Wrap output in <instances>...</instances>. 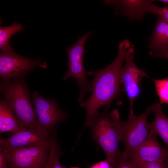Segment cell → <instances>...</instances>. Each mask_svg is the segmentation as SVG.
Wrapping results in <instances>:
<instances>
[{
    "mask_svg": "<svg viewBox=\"0 0 168 168\" xmlns=\"http://www.w3.org/2000/svg\"><path fill=\"white\" fill-rule=\"evenodd\" d=\"M134 51V46L125 39L119 44L117 55L114 60L105 68L95 71H88L86 74L93 76L91 81V95L80 103L86 112L85 127H89L92 120L103 106L109 107L114 99L119 98L123 91L120 80V72L127 57Z\"/></svg>",
    "mask_w": 168,
    "mask_h": 168,
    "instance_id": "cell-1",
    "label": "cell"
},
{
    "mask_svg": "<svg viewBox=\"0 0 168 168\" xmlns=\"http://www.w3.org/2000/svg\"><path fill=\"white\" fill-rule=\"evenodd\" d=\"M1 94L17 119L19 127L35 129L36 116L24 78L0 83Z\"/></svg>",
    "mask_w": 168,
    "mask_h": 168,
    "instance_id": "cell-2",
    "label": "cell"
},
{
    "mask_svg": "<svg viewBox=\"0 0 168 168\" xmlns=\"http://www.w3.org/2000/svg\"><path fill=\"white\" fill-rule=\"evenodd\" d=\"M152 112L151 106L139 116L135 115L126 121H122L118 110L110 113L119 132L121 141L124 145L123 156L127 158L129 152L141 143L147 137L150 129L147 122V117Z\"/></svg>",
    "mask_w": 168,
    "mask_h": 168,
    "instance_id": "cell-3",
    "label": "cell"
},
{
    "mask_svg": "<svg viewBox=\"0 0 168 168\" xmlns=\"http://www.w3.org/2000/svg\"><path fill=\"white\" fill-rule=\"evenodd\" d=\"M98 113L91 122L92 137L101 147L106 155V159L114 163L119 153V143L121 141L118 130L107 110Z\"/></svg>",
    "mask_w": 168,
    "mask_h": 168,
    "instance_id": "cell-4",
    "label": "cell"
},
{
    "mask_svg": "<svg viewBox=\"0 0 168 168\" xmlns=\"http://www.w3.org/2000/svg\"><path fill=\"white\" fill-rule=\"evenodd\" d=\"M1 149L9 168H45L50 149V139L41 144Z\"/></svg>",
    "mask_w": 168,
    "mask_h": 168,
    "instance_id": "cell-5",
    "label": "cell"
},
{
    "mask_svg": "<svg viewBox=\"0 0 168 168\" xmlns=\"http://www.w3.org/2000/svg\"><path fill=\"white\" fill-rule=\"evenodd\" d=\"M91 34L92 31H90L79 37L74 44L65 49L68 57V68L63 79L66 80L72 78L76 81L80 90L78 102L80 103L83 101L86 94L91 92V82L86 78V72L83 63V55L86 52L84 44Z\"/></svg>",
    "mask_w": 168,
    "mask_h": 168,
    "instance_id": "cell-6",
    "label": "cell"
},
{
    "mask_svg": "<svg viewBox=\"0 0 168 168\" xmlns=\"http://www.w3.org/2000/svg\"><path fill=\"white\" fill-rule=\"evenodd\" d=\"M32 97L37 118L35 129L49 137L57 124L66 119L67 114L54 99L46 98L36 91L32 93Z\"/></svg>",
    "mask_w": 168,
    "mask_h": 168,
    "instance_id": "cell-7",
    "label": "cell"
},
{
    "mask_svg": "<svg viewBox=\"0 0 168 168\" xmlns=\"http://www.w3.org/2000/svg\"><path fill=\"white\" fill-rule=\"evenodd\" d=\"M37 66L47 68V63L38 58L31 59L17 54L14 50L0 52V77L2 80L23 78Z\"/></svg>",
    "mask_w": 168,
    "mask_h": 168,
    "instance_id": "cell-8",
    "label": "cell"
},
{
    "mask_svg": "<svg viewBox=\"0 0 168 168\" xmlns=\"http://www.w3.org/2000/svg\"><path fill=\"white\" fill-rule=\"evenodd\" d=\"M134 51L127 57L125 63L121 68L120 72V82L124 85L129 100V119L135 116L133 112V104L140 93L141 81L143 78L148 77L145 71L136 65L134 61Z\"/></svg>",
    "mask_w": 168,
    "mask_h": 168,
    "instance_id": "cell-9",
    "label": "cell"
},
{
    "mask_svg": "<svg viewBox=\"0 0 168 168\" xmlns=\"http://www.w3.org/2000/svg\"><path fill=\"white\" fill-rule=\"evenodd\" d=\"M157 135L155 131L150 129L144 141L129 152L128 158L137 161L168 162V150L159 143Z\"/></svg>",
    "mask_w": 168,
    "mask_h": 168,
    "instance_id": "cell-10",
    "label": "cell"
},
{
    "mask_svg": "<svg viewBox=\"0 0 168 168\" xmlns=\"http://www.w3.org/2000/svg\"><path fill=\"white\" fill-rule=\"evenodd\" d=\"M49 141V136L42 134L36 129L19 127L8 137L0 140V148L7 150L15 147L33 146Z\"/></svg>",
    "mask_w": 168,
    "mask_h": 168,
    "instance_id": "cell-11",
    "label": "cell"
},
{
    "mask_svg": "<svg viewBox=\"0 0 168 168\" xmlns=\"http://www.w3.org/2000/svg\"><path fill=\"white\" fill-rule=\"evenodd\" d=\"M152 1L147 0H106L104 3L114 7L118 12L131 21L139 20L148 13Z\"/></svg>",
    "mask_w": 168,
    "mask_h": 168,
    "instance_id": "cell-12",
    "label": "cell"
},
{
    "mask_svg": "<svg viewBox=\"0 0 168 168\" xmlns=\"http://www.w3.org/2000/svg\"><path fill=\"white\" fill-rule=\"evenodd\" d=\"M149 41L150 53H158L168 49V23L158 17Z\"/></svg>",
    "mask_w": 168,
    "mask_h": 168,
    "instance_id": "cell-13",
    "label": "cell"
},
{
    "mask_svg": "<svg viewBox=\"0 0 168 168\" xmlns=\"http://www.w3.org/2000/svg\"><path fill=\"white\" fill-rule=\"evenodd\" d=\"M159 103L153 104L151 106L152 111L155 114L154 120L148 123L150 129H154L165 143L168 150V117L163 111Z\"/></svg>",
    "mask_w": 168,
    "mask_h": 168,
    "instance_id": "cell-14",
    "label": "cell"
},
{
    "mask_svg": "<svg viewBox=\"0 0 168 168\" xmlns=\"http://www.w3.org/2000/svg\"><path fill=\"white\" fill-rule=\"evenodd\" d=\"M19 128L16 118L10 107L2 99L0 100V133H13Z\"/></svg>",
    "mask_w": 168,
    "mask_h": 168,
    "instance_id": "cell-15",
    "label": "cell"
},
{
    "mask_svg": "<svg viewBox=\"0 0 168 168\" xmlns=\"http://www.w3.org/2000/svg\"><path fill=\"white\" fill-rule=\"evenodd\" d=\"M22 24L14 22L12 25L0 27V49L1 52H6L13 50L9 44V40L14 34L24 30Z\"/></svg>",
    "mask_w": 168,
    "mask_h": 168,
    "instance_id": "cell-16",
    "label": "cell"
},
{
    "mask_svg": "<svg viewBox=\"0 0 168 168\" xmlns=\"http://www.w3.org/2000/svg\"><path fill=\"white\" fill-rule=\"evenodd\" d=\"M50 149L48 162L49 168H66L60 163L59 159L61 156V149L58 145L56 137V131L49 136Z\"/></svg>",
    "mask_w": 168,
    "mask_h": 168,
    "instance_id": "cell-17",
    "label": "cell"
},
{
    "mask_svg": "<svg viewBox=\"0 0 168 168\" xmlns=\"http://www.w3.org/2000/svg\"><path fill=\"white\" fill-rule=\"evenodd\" d=\"M160 102L161 105H168V78L162 79H153Z\"/></svg>",
    "mask_w": 168,
    "mask_h": 168,
    "instance_id": "cell-18",
    "label": "cell"
},
{
    "mask_svg": "<svg viewBox=\"0 0 168 168\" xmlns=\"http://www.w3.org/2000/svg\"><path fill=\"white\" fill-rule=\"evenodd\" d=\"M113 168H138L136 161L123 156L120 152L115 162L112 164Z\"/></svg>",
    "mask_w": 168,
    "mask_h": 168,
    "instance_id": "cell-19",
    "label": "cell"
},
{
    "mask_svg": "<svg viewBox=\"0 0 168 168\" xmlns=\"http://www.w3.org/2000/svg\"><path fill=\"white\" fill-rule=\"evenodd\" d=\"M148 12L157 15L159 17L168 23V7H160L152 2L149 7Z\"/></svg>",
    "mask_w": 168,
    "mask_h": 168,
    "instance_id": "cell-20",
    "label": "cell"
},
{
    "mask_svg": "<svg viewBox=\"0 0 168 168\" xmlns=\"http://www.w3.org/2000/svg\"><path fill=\"white\" fill-rule=\"evenodd\" d=\"M136 161L138 168H168V162Z\"/></svg>",
    "mask_w": 168,
    "mask_h": 168,
    "instance_id": "cell-21",
    "label": "cell"
},
{
    "mask_svg": "<svg viewBox=\"0 0 168 168\" xmlns=\"http://www.w3.org/2000/svg\"><path fill=\"white\" fill-rule=\"evenodd\" d=\"M90 168H113V167L112 164L106 159L95 164Z\"/></svg>",
    "mask_w": 168,
    "mask_h": 168,
    "instance_id": "cell-22",
    "label": "cell"
},
{
    "mask_svg": "<svg viewBox=\"0 0 168 168\" xmlns=\"http://www.w3.org/2000/svg\"><path fill=\"white\" fill-rule=\"evenodd\" d=\"M150 56L157 58H165L168 59V49L161 52L152 53H149Z\"/></svg>",
    "mask_w": 168,
    "mask_h": 168,
    "instance_id": "cell-23",
    "label": "cell"
},
{
    "mask_svg": "<svg viewBox=\"0 0 168 168\" xmlns=\"http://www.w3.org/2000/svg\"><path fill=\"white\" fill-rule=\"evenodd\" d=\"M0 168H9L2 151L0 149Z\"/></svg>",
    "mask_w": 168,
    "mask_h": 168,
    "instance_id": "cell-24",
    "label": "cell"
},
{
    "mask_svg": "<svg viewBox=\"0 0 168 168\" xmlns=\"http://www.w3.org/2000/svg\"><path fill=\"white\" fill-rule=\"evenodd\" d=\"M159 1L163 2L166 5H167L168 4V0H159Z\"/></svg>",
    "mask_w": 168,
    "mask_h": 168,
    "instance_id": "cell-25",
    "label": "cell"
},
{
    "mask_svg": "<svg viewBox=\"0 0 168 168\" xmlns=\"http://www.w3.org/2000/svg\"><path fill=\"white\" fill-rule=\"evenodd\" d=\"M77 168V167H72V168Z\"/></svg>",
    "mask_w": 168,
    "mask_h": 168,
    "instance_id": "cell-26",
    "label": "cell"
},
{
    "mask_svg": "<svg viewBox=\"0 0 168 168\" xmlns=\"http://www.w3.org/2000/svg\"></svg>",
    "mask_w": 168,
    "mask_h": 168,
    "instance_id": "cell-27",
    "label": "cell"
}]
</instances>
